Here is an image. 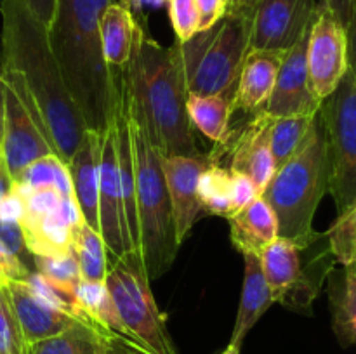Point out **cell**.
Segmentation results:
<instances>
[{
	"label": "cell",
	"mask_w": 356,
	"mask_h": 354,
	"mask_svg": "<svg viewBox=\"0 0 356 354\" xmlns=\"http://www.w3.org/2000/svg\"><path fill=\"white\" fill-rule=\"evenodd\" d=\"M3 68L16 71L37 104L56 153L68 163L87 128L66 89L49 37V28L35 16L24 0H0Z\"/></svg>",
	"instance_id": "1"
},
{
	"label": "cell",
	"mask_w": 356,
	"mask_h": 354,
	"mask_svg": "<svg viewBox=\"0 0 356 354\" xmlns=\"http://www.w3.org/2000/svg\"><path fill=\"white\" fill-rule=\"evenodd\" d=\"M120 69L132 111L160 155H198L172 45L163 47L138 21L131 59Z\"/></svg>",
	"instance_id": "2"
},
{
	"label": "cell",
	"mask_w": 356,
	"mask_h": 354,
	"mask_svg": "<svg viewBox=\"0 0 356 354\" xmlns=\"http://www.w3.org/2000/svg\"><path fill=\"white\" fill-rule=\"evenodd\" d=\"M115 0H72L49 28L66 89L87 130L103 134L113 111V71L103 54L99 16Z\"/></svg>",
	"instance_id": "3"
},
{
	"label": "cell",
	"mask_w": 356,
	"mask_h": 354,
	"mask_svg": "<svg viewBox=\"0 0 356 354\" xmlns=\"http://www.w3.org/2000/svg\"><path fill=\"white\" fill-rule=\"evenodd\" d=\"M329 146L320 113H316L305 146L275 170L261 196L278 219V236L306 250L322 235L313 228L316 208L329 193Z\"/></svg>",
	"instance_id": "4"
},
{
	"label": "cell",
	"mask_w": 356,
	"mask_h": 354,
	"mask_svg": "<svg viewBox=\"0 0 356 354\" xmlns=\"http://www.w3.org/2000/svg\"><path fill=\"white\" fill-rule=\"evenodd\" d=\"M122 89H124L125 106H127L129 130L132 139V153H134V176H136V207H138L139 221V245L141 257L145 260L149 278L159 280L172 267L176 260L179 243L176 239L174 228L172 205H170L169 189H167L165 176L162 169V155L152 144L145 128L132 111L125 89L122 69Z\"/></svg>",
	"instance_id": "5"
},
{
	"label": "cell",
	"mask_w": 356,
	"mask_h": 354,
	"mask_svg": "<svg viewBox=\"0 0 356 354\" xmlns=\"http://www.w3.org/2000/svg\"><path fill=\"white\" fill-rule=\"evenodd\" d=\"M249 14L228 10L211 30L198 31L188 42H174L186 94H218L232 101L249 52Z\"/></svg>",
	"instance_id": "6"
},
{
	"label": "cell",
	"mask_w": 356,
	"mask_h": 354,
	"mask_svg": "<svg viewBox=\"0 0 356 354\" xmlns=\"http://www.w3.org/2000/svg\"><path fill=\"white\" fill-rule=\"evenodd\" d=\"M104 287L132 339L149 354H177L141 253L129 250L118 259L108 260Z\"/></svg>",
	"instance_id": "7"
},
{
	"label": "cell",
	"mask_w": 356,
	"mask_h": 354,
	"mask_svg": "<svg viewBox=\"0 0 356 354\" xmlns=\"http://www.w3.org/2000/svg\"><path fill=\"white\" fill-rule=\"evenodd\" d=\"M318 113L329 146V193L341 215L356 201V76L351 69Z\"/></svg>",
	"instance_id": "8"
},
{
	"label": "cell",
	"mask_w": 356,
	"mask_h": 354,
	"mask_svg": "<svg viewBox=\"0 0 356 354\" xmlns=\"http://www.w3.org/2000/svg\"><path fill=\"white\" fill-rule=\"evenodd\" d=\"M10 187L23 200L19 226L31 257L72 253L73 229L82 219L73 194L56 186L23 187L13 184Z\"/></svg>",
	"instance_id": "9"
},
{
	"label": "cell",
	"mask_w": 356,
	"mask_h": 354,
	"mask_svg": "<svg viewBox=\"0 0 356 354\" xmlns=\"http://www.w3.org/2000/svg\"><path fill=\"white\" fill-rule=\"evenodd\" d=\"M6 106L0 153L10 179L42 156L58 155L37 104L16 71L3 68Z\"/></svg>",
	"instance_id": "10"
},
{
	"label": "cell",
	"mask_w": 356,
	"mask_h": 354,
	"mask_svg": "<svg viewBox=\"0 0 356 354\" xmlns=\"http://www.w3.org/2000/svg\"><path fill=\"white\" fill-rule=\"evenodd\" d=\"M306 65L313 96L320 104L337 89L350 69L346 28L322 3L309 28Z\"/></svg>",
	"instance_id": "11"
},
{
	"label": "cell",
	"mask_w": 356,
	"mask_h": 354,
	"mask_svg": "<svg viewBox=\"0 0 356 354\" xmlns=\"http://www.w3.org/2000/svg\"><path fill=\"white\" fill-rule=\"evenodd\" d=\"M316 9V0H259L250 14L249 51H289L312 28Z\"/></svg>",
	"instance_id": "12"
},
{
	"label": "cell",
	"mask_w": 356,
	"mask_h": 354,
	"mask_svg": "<svg viewBox=\"0 0 356 354\" xmlns=\"http://www.w3.org/2000/svg\"><path fill=\"white\" fill-rule=\"evenodd\" d=\"M99 193H97V214H99V235L108 252V260L118 259L129 252L127 224H125L124 198H122L120 177H118L117 144H115L113 118H110L106 130L99 142Z\"/></svg>",
	"instance_id": "13"
},
{
	"label": "cell",
	"mask_w": 356,
	"mask_h": 354,
	"mask_svg": "<svg viewBox=\"0 0 356 354\" xmlns=\"http://www.w3.org/2000/svg\"><path fill=\"white\" fill-rule=\"evenodd\" d=\"M212 163H218L212 153L162 156V169L172 205L174 228L179 246L191 235V229L202 214L197 193L198 177Z\"/></svg>",
	"instance_id": "14"
},
{
	"label": "cell",
	"mask_w": 356,
	"mask_h": 354,
	"mask_svg": "<svg viewBox=\"0 0 356 354\" xmlns=\"http://www.w3.org/2000/svg\"><path fill=\"white\" fill-rule=\"evenodd\" d=\"M308 35L309 30L289 51H285L275 89L263 110L270 117L280 118L318 113L320 103L313 96L306 65Z\"/></svg>",
	"instance_id": "15"
},
{
	"label": "cell",
	"mask_w": 356,
	"mask_h": 354,
	"mask_svg": "<svg viewBox=\"0 0 356 354\" xmlns=\"http://www.w3.org/2000/svg\"><path fill=\"white\" fill-rule=\"evenodd\" d=\"M271 124L273 117H270L266 111H257L250 115V120L243 125L238 134H233L232 130V139L225 146L229 148L232 156L229 170L245 174L257 187L259 194L277 170L270 144Z\"/></svg>",
	"instance_id": "16"
},
{
	"label": "cell",
	"mask_w": 356,
	"mask_h": 354,
	"mask_svg": "<svg viewBox=\"0 0 356 354\" xmlns=\"http://www.w3.org/2000/svg\"><path fill=\"white\" fill-rule=\"evenodd\" d=\"M0 288H2L10 307H13L26 346L38 342V340L49 339V337L59 335V333L72 328L75 323H79L68 312L56 307L44 297H40L26 283V280L9 281Z\"/></svg>",
	"instance_id": "17"
},
{
	"label": "cell",
	"mask_w": 356,
	"mask_h": 354,
	"mask_svg": "<svg viewBox=\"0 0 356 354\" xmlns=\"http://www.w3.org/2000/svg\"><path fill=\"white\" fill-rule=\"evenodd\" d=\"M284 54L285 52L278 51L247 52L232 97V113L240 110L247 115H254L264 110L275 89Z\"/></svg>",
	"instance_id": "18"
},
{
	"label": "cell",
	"mask_w": 356,
	"mask_h": 354,
	"mask_svg": "<svg viewBox=\"0 0 356 354\" xmlns=\"http://www.w3.org/2000/svg\"><path fill=\"white\" fill-rule=\"evenodd\" d=\"M99 142L101 134L87 130L82 142L66 163L72 179L73 198L83 221L99 231L97 193H99Z\"/></svg>",
	"instance_id": "19"
},
{
	"label": "cell",
	"mask_w": 356,
	"mask_h": 354,
	"mask_svg": "<svg viewBox=\"0 0 356 354\" xmlns=\"http://www.w3.org/2000/svg\"><path fill=\"white\" fill-rule=\"evenodd\" d=\"M243 264H245V269H243L242 295H240L238 312H236V321L233 326L232 340H229V344L238 347H242L247 333L275 304L273 292L261 267L259 253H243Z\"/></svg>",
	"instance_id": "20"
},
{
	"label": "cell",
	"mask_w": 356,
	"mask_h": 354,
	"mask_svg": "<svg viewBox=\"0 0 356 354\" xmlns=\"http://www.w3.org/2000/svg\"><path fill=\"white\" fill-rule=\"evenodd\" d=\"M229 238L236 252L259 253L270 242L278 236V219L273 208L263 196H256L242 210L232 214Z\"/></svg>",
	"instance_id": "21"
},
{
	"label": "cell",
	"mask_w": 356,
	"mask_h": 354,
	"mask_svg": "<svg viewBox=\"0 0 356 354\" xmlns=\"http://www.w3.org/2000/svg\"><path fill=\"white\" fill-rule=\"evenodd\" d=\"M301 252L291 239L277 236L259 252L264 278L273 292L275 302L282 304L301 280Z\"/></svg>",
	"instance_id": "22"
},
{
	"label": "cell",
	"mask_w": 356,
	"mask_h": 354,
	"mask_svg": "<svg viewBox=\"0 0 356 354\" xmlns=\"http://www.w3.org/2000/svg\"><path fill=\"white\" fill-rule=\"evenodd\" d=\"M138 19L131 7L113 2L99 16V37L103 54L110 68H124L131 59Z\"/></svg>",
	"instance_id": "23"
},
{
	"label": "cell",
	"mask_w": 356,
	"mask_h": 354,
	"mask_svg": "<svg viewBox=\"0 0 356 354\" xmlns=\"http://www.w3.org/2000/svg\"><path fill=\"white\" fill-rule=\"evenodd\" d=\"M329 301L332 328L343 347L356 344V262L330 271Z\"/></svg>",
	"instance_id": "24"
},
{
	"label": "cell",
	"mask_w": 356,
	"mask_h": 354,
	"mask_svg": "<svg viewBox=\"0 0 356 354\" xmlns=\"http://www.w3.org/2000/svg\"><path fill=\"white\" fill-rule=\"evenodd\" d=\"M186 111L191 125L216 142L218 148H225L228 144L232 139V101L218 94L202 96L190 92L186 94Z\"/></svg>",
	"instance_id": "25"
},
{
	"label": "cell",
	"mask_w": 356,
	"mask_h": 354,
	"mask_svg": "<svg viewBox=\"0 0 356 354\" xmlns=\"http://www.w3.org/2000/svg\"><path fill=\"white\" fill-rule=\"evenodd\" d=\"M26 354H131L83 323H75L59 335L38 340L26 347Z\"/></svg>",
	"instance_id": "26"
},
{
	"label": "cell",
	"mask_w": 356,
	"mask_h": 354,
	"mask_svg": "<svg viewBox=\"0 0 356 354\" xmlns=\"http://www.w3.org/2000/svg\"><path fill=\"white\" fill-rule=\"evenodd\" d=\"M72 252L79 264L80 276L83 281L104 283L108 271V252L99 231L90 228L83 219L73 229Z\"/></svg>",
	"instance_id": "27"
},
{
	"label": "cell",
	"mask_w": 356,
	"mask_h": 354,
	"mask_svg": "<svg viewBox=\"0 0 356 354\" xmlns=\"http://www.w3.org/2000/svg\"><path fill=\"white\" fill-rule=\"evenodd\" d=\"M316 115H294V117L273 118L270 132L271 153L275 167L287 163L305 146Z\"/></svg>",
	"instance_id": "28"
},
{
	"label": "cell",
	"mask_w": 356,
	"mask_h": 354,
	"mask_svg": "<svg viewBox=\"0 0 356 354\" xmlns=\"http://www.w3.org/2000/svg\"><path fill=\"white\" fill-rule=\"evenodd\" d=\"M198 201L209 215H232V172L219 163H212L198 177Z\"/></svg>",
	"instance_id": "29"
},
{
	"label": "cell",
	"mask_w": 356,
	"mask_h": 354,
	"mask_svg": "<svg viewBox=\"0 0 356 354\" xmlns=\"http://www.w3.org/2000/svg\"><path fill=\"white\" fill-rule=\"evenodd\" d=\"M33 271L40 274L56 290L75 298L76 287L82 281V276H80L79 264L73 252L58 257L33 255Z\"/></svg>",
	"instance_id": "30"
},
{
	"label": "cell",
	"mask_w": 356,
	"mask_h": 354,
	"mask_svg": "<svg viewBox=\"0 0 356 354\" xmlns=\"http://www.w3.org/2000/svg\"><path fill=\"white\" fill-rule=\"evenodd\" d=\"M325 238L337 262L343 266L356 262V201L344 214L337 215Z\"/></svg>",
	"instance_id": "31"
},
{
	"label": "cell",
	"mask_w": 356,
	"mask_h": 354,
	"mask_svg": "<svg viewBox=\"0 0 356 354\" xmlns=\"http://www.w3.org/2000/svg\"><path fill=\"white\" fill-rule=\"evenodd\" d=\"M26 347L19 323L0 288V354H26Z\"/></svg>",
	"instance_id": "32"
},
{
	"label": "cell",
	"mask_w": 356,
	"mask_h": 354,
	"mask_svg": "<svg viewBox=\"0 0 356 354\" xmlns=\"http://www.w3.org/2000/svg\"><path fill=\"white\" fill-rule=\"evenodd\" d=\"M176 42H188L198 33V10L195 0H167Z\"/></svg>",
	"instance_id": "33"
},
{
	"label": "cell",
	"mask_w": 356,
	"mask_h": 354,
	"mask_svg": "<svg viewBox=\"0 0 356 354\" xmlns=\"http://www.w3.org/2000/svg\"><path fill=\"white\" fill-rule=\"evenodd\" d=\"M31 273L33 271L0 242V287L9 281H24Z\"/></svg>",
	"instance_id": "34"
},
{
	"label": "cell",
	"mask_w": 356,
	"mask_h": 354,
	"mask_svg": "<svg viewBox=\"0 0 356 354\" xmlns=\"http://www.w3.org/2000/svg\"><path fill=\"white\" fill-rule=\"evenodd\" d=\"M229 172H232V214H235L247 207L254 198L259 196V191L245 174L236 172V170H229Z\"/></svg>",
	"instance_id": "35"
},
{
	"label": "cell",
	"mask_w": 356,
	"mask_h": 354,
	"mask_svg": "<svg viewBox=\"0 0 356 354\" xmlns=\"http://www.w3.org/2000/svg\"><path fill=\"white\" fill-rule=\"evenodd\" d=\"M198 10V31L211 30L228 12V0H195Z\"/></svg>",
	"instance_id": "36"
},
{
	"label": "cell",
	"mask_w": 356,
	"mask_h": 354,
	"mask_svg": "<svg viewBox=\"0 0 356 354\" xmlns=\"http://www.w3.org/2000/svg\"><path fill=\"white\" fill-rule=\"evenodd\" d=\"M24 2H26V6L30 7L31 12H33L45 26H52L56 17V2H58V0H24Z\"/></svg>",
	"instance_id": "37"
},
{
	"label": "cell",
	"mask_w": 356,
	"mask_h": 354,
	"mask_svg": "<svg viewBox=\"0 0 356 354\" xmlns=\"http://www.w3.org/2000/svg\"><path fill=\"white\" fill-rule=\"evenodd\" d=\"M346 37H348V62L350 69L356 76V0L351 6V16L346 24Z\"/></svg>",
	"instance_id": "38"
},
{
	"label": "cell",
	"mask_w": 356,
	"mask_h": 354,
	"mask_svg": "<svg viewBox=\"0 0 356 354\" xmlns=\"http://www.w3.org/2000/svg\"><path fill=\"white\" fill-rule=\"evenodd\" d=\"M323 7L330 10L337 19L343 23V26L346 28L348 21L351 16V6H353V0H320Z\"/></svg>",
	"instance_id": "39"
},
{
	"label": "cell",
	"mask_w": 356,
	"mask_h": 354,
	"mask_svg": "<svg viewBox=\"0 0 356 354\" xmlns=\"http://www.w3.org/2000/svg\"><path fill=\"white\" fill-rule=\"evenodd\" d=\"M259 3V0H229L228 10L229 12H238V14H252L254 7Z\"/></svg>",
	"instance_id": "40"
},
{
	"label": "cell",
	"mask_w": 356,
	"mask_h": 354,
	"mask_svg": "<svg viewBox=\"0 0 356 354\" xmlns=\"http://www.w3.org/2000/svg\"><path fill=\"white\" fill-rule=\"evenodd\" d=\"M10 186H13V179H10L9 172H7V167L3 163L2 153H0V200L9 193Z\"/></svg>",
	"instance_id": "41"
},
{
	"label": "cell",
	"mask_w": 356,
	"mask_h": 354,
	"mask_svg": "<svg viewBox=\"0 0 356 354\" xmlns=\"http://www.w3.org/2000/svg\"><path fill=\"white\" fill-rule=\"evenodd\" d=\"M3 106H6V85H3L2 58H0V139H2V128H3Z\"/></svg>",
	"instance_id": "42"
},
{
	"label": "cell",
	"mask_w": 356,
	"mask_h": 354,
	"mask_svg": "<svg viewBox=\"0 0 356 354\" xmlns=\"http://www.w3.org/2000/svg\"><path fill=\"white\" fill-rule=\"evenodd\" d=\"M70 2H72V0H58V2H56V16H58V14H61L63 10L70 6Z\"/></svg>",
	"instance_id": "43"
},
{
	"label": "cell",
	"mask_w": 356,
	"mask_h": 354,
	"mask_svg": "<svg viewBox=\"0 0 356 354\" xmlns=\"http://www.w3.org/2000/svg\"><path fill=\"white\" fill-rule=\"evenodd\" d=\"M240 349H242V347H238V346H233V344H229V346L226 347V349L222 351L221 354H240Z\"/></svg>",
	"instance_id": "44"
},
{
	"label": "cell",
	"mask_w": 356,
	"mask_h": 354,
	"mask_svg": "<svg viewBox=\"0 0 356 354\" xmlns=\"http://www.w3.org/2000/svg\"><path fill=\"white\" fill-rule=\"evenodd\" d=\"M120 3H125V6H129V0H122Z\"/></svg>",
	"instance_id": "45"
},
{
	"label": "cell",
	"mask_w": 356,
	"mask_h": 354,
	"mask_svg": "<svg viewBox=\"0 0 356 354\" xmlns=\"http://www.w3.org/2000/svg\"><path fill=\"white\" fill-rule=\"evenodd\" d=\"M228 3H229V0H228Z\"/></svg>",
	"instance_id": "46"
}]
</instances>
